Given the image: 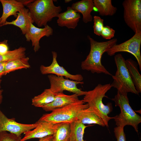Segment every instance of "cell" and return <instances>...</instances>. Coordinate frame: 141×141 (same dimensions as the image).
<instances>
[{"instance_id":"cell-1","label":"cell","mask_w":141,"mask_h":141,"mask_svg":"<svg viewBox=\"0 0 141 141\" xmlns=\"http://www.w3.org/2000/svg\"><path fill=\"white\" fill-rule=\"evenodd\" d=\"M90 44V52L86 58L81 63V69L90 71L92 73H103L112 76L102 65L101 58L103 54L109 48L116 44V38L112 39L105 42H97L88 36Z\"/></svg>"},{"instance_id":"cell-2","label":"cell","mask_w":141,"mask_h":141,"mask_svg":"<svg viewBox=\"0 0 141 141\" xmlns=\"http://www.w3.org/2000/svg\"><path fill=\"white\" fill-rule=\"evenodd\" d=\"M111 87L110 84H98L93 89L87 91L83 99L85 103H87L89 107L101 118L107 127H108L109 120L114 117L108 116L112 110L111 104L108 103L105 105L102 100L104 97H107L105 94Z\"/></svg>"},{"instance_id":"cell-3","label":"cell","mask_w":141,"mask_h":141,"mask_svg":"<svg viewBox=\"0 0 141 141\" xmlns=\"http://www.w3.org/2000/svg\"><path fill=\"white\" fill-rule=\"evenodd\" d=\"M26 6L34 22L39 27L47 25L62 10L60 6L54 5L52 0H34Z\"/></svg>"},{"instance_id":"cell-4","label":"cell","mask_w":141,"mask_h":141,"mask_svg":"<svg viewBox=\"0 0 141 141\" xmlns=\"http://www.w3.org/2000/svg\"><path fill=\"white\" fill-rule=\"evenodd\" d=\"M111 100L114 102L115 106L119 107L120 109V113L114 117L117 126L130 125L138 132V125L141 122V117L130 106L127 93L117 91V94Z\"/></svg>"},{"instance_id":"cell-5","label":"cell","mask_w":141,"mask_h":141,"mask_svg":"<svg viewBox=\"0 0 141 141\" xmlns=\"http://www.w3.org/2000/svg\"><path fill=\"white\" fill-rule=\"evenodd\" d=\"M114 61L117 70L114 75H112L113 81L110 84L111 87L117 90V91L123 93L131 92L138 95L137 91L132 81L125 63V60L120 54L114 56Z\"/></svg>"},{"instance_id":"cell-6","label":"cell","mask_w":141,"mask_h":141,"mask_svg":"<svg viewBox=\"0 0 141 141\" xmlns=\"http://www.w3.org/2000/svg\"><path fill=\"white\" fill-rule=\"evenodd\" d=\"M83 99L79 100L63 107L55 110L49 113L44 114L39 120L56 124L62 123H70L76 119L78 113L81 110L89 107Z\"/></svg>"},{"instance_id":"cell-7","label":"cell","mask_w":141,"mask_h":141,"mask_svg":"<svg viewBox=\"0 0 141 141\" xmlns=\"http://www.w3.org/2000/svg\"><path fill=\"white\" fill-rule=\"evenodd\" d=\"M122 5L126 24L135 33L141 32V0H125Z\"/></svg>"},{"instance_id":"cell-8","label":"cell","mask_w":141,"mask_h":141,"mask_svg":"<svg viewBox=\"0 0 141 141\" xmlns=\"http://www.w3.org/2000/svg\"><path fill=\"white\" fill-rule=\"evenodd\" d=\"M141 32H137L128 40L120 44H115L108 49L106 52L110 56H113L119 52H127L131 54L136 58L141 71Z\"/></svg>"},{"instance_id":"cell-9","label":"cell","mask_w":141,"mask_h":141,"mask_svg":"<svg viewBox=\"0 0 141 141\" xmlns=\"http://www.w3.org/2000/svg\"><path fill=\"white\" fill-rule=\"evenodd\" d=\"M48 78L50 84V89L55 94L63 92L64 91L76 94L79 96L84 95L86 93L87 91H83L77 87L78 84H83V81L70 80L52 74L48 75Z\"/></svg>"},{"instance_id":"cell-10","label":"cell","mask_w":141,"mask_h":141,"mask_svg":"<svg viewBox=\"0 0 141 141\" xmlns=\"http://www.w3.org/2000/svg\"><path fill=\"white\" fill-rule=\"evenodd\" d=\"M39 123L38 120L34 123L31 124L17 122L15 118H8L0 108V133L3 131L9 132L21 137L22 134L35 128Z\"/></svg>"},{"instance_id":"cell-11","label":"cell","mask_w":141,"mask_h":141,"mask_svg":"<svg viewBox=\"0 0 141 141\" xmlns=\"http://www.w3.org/2000/svg\"><path fill=\"white\" fill-rule=\"evenodd\" d=\"M52 61L48 66L41 65L40 67L41 73L43 74H52L65 77L67 79L78 81H82L83 76L80 74H72L68 72L63 66H60L57 62V54L55 51H52Z\"/></svg>"},{"instance_id":"cell-12","label":"cell","mask_w":141,"mask_h":141,"mask_svg":"<svg viewBox=\"0 0 141 141\" xmlns=\"http://www.w3.org/2000/svg\"><path fill=\"white\" fill-rule=\"evenodd\" d=\"M38 126L33 129L28 131L24 134V136L20 141H26L33 138H41L53 135L57 130L60 123L54 124L45 121L38 120Z\"/></svg>"},{"instance_id":"cell-13","label":"cell","mask_w":141,"mask_h":141,"mask_svg":"<svg viewBox=\"0 0 141 141\" xmlns=\"http://www.w3.org/2000/svg\"><path fill=\"white\" fill-rule=\"evenodd\" d=\"M53 33V29L48 25L43 28H40L31 24L29 30L25 34V36L27 41H31L34 50L35 52H36L40 48L39 41L44 36L49 37Z\"/></svg>"},{"instance_id":"cell-14","label":"cell","mask_w":141,"mask_h":141,"mask_svg":"<svg viewBox=\"0 0 141 141\" xmlns=\"http://www.w3.org/2000/svg\"><path fill=\"white\" fill-rule=\"evenodd\" d=\"M78 95L74 93L67 95L63 92L57 93L54 101L42 108L46 111H52L79 101Z\"/></svg>"},{"instance_id":"cell-15","label":"cell","mask_w":141,"mask_h":141,"mask_svg":"<svg viewBox=\"0 0 141 141\" xmlns=\"http://www.w3.org/2000/svg\"><path fill=\"white\" fill-rule=\"evenodd\" d=\"M57 17L58 25L60 27H66L69 29H75L77 26L80 19V14L68 7L67 10L60 13Z\"/></svg>"},{"instance_id":"cell-16","label":"cell","mask_w":141,"mask_h":141,"mask_svg":"<svg viewBox=\"0 0 141 141\" xmlns=\"http://www.w3.org/2000/svg\"><path fill=\"white\" fill-rule=\"evenodd\" d=\"M16 19L11 22L6 21L2 26L13 25L19 27L25 35L29 30L31 25L34 22L28 8L24 7L17 13Z\"/></svg>"},{"instance_id":"cell-17","label":"cell","mask_w":141,"mask_h":141,"mask_svg":"<svg viewBox=\"0 0 141 141\" xmlns=\"http://www.w3.org/2000/svg\"><path fill=\"white\" fill-rule=\"evenodd\" d=\"M0 2L3 9L2 14L0 17V26H2L7 21L9 16L13 15L16 17L17 13L24 7L19 0H0Z\"/></svg>"},{"instance_id":"cell-18","label":"cell","mask_w":141,"mask_h":141,"mask_svg":"<svg viewBox=\"0 0 141 141\" xmlns=\"http://www.w3.org/2000/svg\"><path fill=\"white\" fill-rule=\"evenodd\" d=\"M76 12L81 13L83 15V21L87 23L91 22L93 17L91 14L95 7L92 0H82L73 3L71 7Z\"/></svg>"},{"instance_id":"cell-19","label":"cell","mask_w":141,"mask_h":141,"mask_svg":"<svg viewBox=\"0 0 141 141\" xmlns=\"http://www.w3.org/2000/svg\"><path fill=\"white\" fill-rule=\"evenodd\" d=\"M76 118L84 125L94 124L102 126H105L101 118L89 107L81 110L78 113Z\"/></svg>"},{"instance_id":"cell-20","label":"cell","mask_w":141,"mask_h":141,"mask_svg":"<svg viewBox=\"0 0 141 141\" xmlns=\"http://www.w3.org/2000/svg\"><path fill=\"white\" fill-rule=\"evenodd\" d=\"M125 63L130 75L136 89L139 93L141 92V76L137 63L131 58L125 60Z\"/></svg>"},{"instance_id":"cell-21","label":"cell","mask_w":141,"mask_h":141,"mask_svg":"<svg viewBox=\"0 0 141 141\" xmlns=\"http://www.w3.org/2000/svg\"><path fill=\"white\" fill-rule=\"evenodd\" d=\"M56 94L50 88L45 89L40 94L32 99V105L35 107L42 108L53 102Z\"/></svg>"},{"instance_id":"cell-22","label":"cell","mask_w":141,"mask_h":141,"mask_svg":"<svg viewBox=\"0 0 141 141\" xmlns=\"http://www.w3.org/2000/svg\"><path fill=\"white\" fill-rule=\"evenodd\" d=\"M93 2L101 16H113L117 10V8L112 5L111 0H93Z\"/></svg>"},{"instance_id":"cell-23","label":"cell","mask_w":141,"mask_h":141,"mask_svg":"<svg viewBox=\"0 0 141 141\" xmlns=\"http://www.w3.org/2000/svg\"><path fill=\"white\" fill-rule=\"evenodd\" d=\"M70 124L69 141H86L84 139L85 128L88 126L82 124L77 118Z\"/></svg>"},{"instance_id":"cell-24","label":"cell","mask_w":141,"mask_h":141,"mask_svg":"<svg viewBox=\"0 0 141 141\" xmlns=\"http://www.w3.org/2000/svg\"><path fill=\"white\" fill-rule=\"evenodd\" d=\"M29 60L28 57H25L7 62L5 66L4 75L17 70L30 68Z\"/></svg>"},{"instance_id":"cell-25","label":"cell","mask_w":141,"mask_h":141,"mask_svg":"<svg viewBox=\"0 0 141 141\" xmlns=\"http://www.w3.org/2000/svg\"><path fill=\"white\" fill-rule=\"evenodd\" d=\"M70 124L60 123L55 132L52 135V141H69Z\"/></svg>"},{"instance_id":"cell-26","label":"cell","mask_w":141,"mask_h":141,"mask_svg":"<svg viewBox=\"0 0 141 141\" xmlns=\"http://www.w3.org/2000/svg\"><path fill=\"white\" fill-rule=\"evenodd\" d=\"M25 48L20 47L11 51H9L4 55L0 54V62H8L26 57Z\"/></svg>"},{"instance_id":"cell-27","label":"cell","mask_w":141,"mask_h":141,"mask_svg":"<svg viewBox=\"0 0 141 141\" xmlns=\"http://www.w3.org/2000/svg\"><path fill=\"white\" fill-rule=\"evenodd\" d=\"M93 18L94 33L98 36H101L102 31L104 26V20L97 16H94Z\"/></svg>"},{"instance_id":"cell-28","label":"cell","mask_w":141,"mask_h":141,"mask_svg":"<svg viewBox=\"0 0 141 141\" xmlns=\"http://www.w3.org/2000/svg\"><path fill=\"white\" fill-rule=\"evenodd\" d=\"M21 138V137L6 131H3L0 133V141H20Z\"/></svg>"},{"instance_id":"cell-29","label":"cell","mask_w":141,"mask_h":141,"mask_svg":"<svg viewBox=\"0 0 141 141\" xmlns=\"http://www.w3.org/2000/svg\"><path fill=\"white\" fill-rule=\"evenodd\" d=\"M115 30L109 26H104L102 31L101 36L104 39H110L114 36Z\"/></svg>"},{"instance_id":"cell-30","label":"cell","mask_w":141,"mask_h":141,"mask_svg":"<svg viewBox=\"0 0 141 141\" xmlns=\"http://www.w3.org/2000/svg\"><path fill=\"white\" fill-rule=\"evenodd\" d=\"M124 127L117 126L114 128V132L117 141H126Z\"/></svg>"},{"instance_id":"cell-31","label":"cell","mask_w":141,"mask_h":141,"mask_svg":"<svg viewBox=\"0 0 141 141\" xmlns=\"http://www.w3.org/2000/svg\"><path fill=\"white\" fill-rule=\"evenodd\" d=\"M8 40H5L0 43V54L4 55L9 51Z\"/></svg>"},{"instance_id":"cell-32","label":"cell","mask_w":141,"mask_h":141,"mask_svg":"<svg viewBox=\"0 0 141 141\" xmlns=\"http://www.w3.org/2000/svg\"><path fill=\"white\" fill-rule=\"evenodd\" d=\"M7 62H0V78L4 75V72L5 66Z\"/></svg>"},{"instance_id":"cell-33","label":"cell","mask_w":141,"mask_h":141,"mask_svg":"<svg viewBox=\"0 0 141 141\" xmlns=\"http://www.w3.org/2000/svg\"><path fill=\"white\" fill-rule=\"evenodd\" d=\"M52 135L49 136L40 138L38 141H52Z\"/></svg>"},{"instance_id":"cell-34","label":"cell","mask_w":141,"mask_h":141,"mask_svg":"<svg viewBox=\"0 0 141 141\" xmlns=\"http://www.w3.org/2000/svg\"><path fill=\"white\" fill-rule=\"evenodd\" d=\"M24 5H26L30 3L33 2L34 0H19Z\"/></svg>"},{"instance_id":"cell-35","label":"cell","mask_w":141,"mask_h":141,"mask_svg":"<svg viewBox=\"0 0 141 141\" xmlns=\"http://www.w3.org/2000/svg\"><path fill=\"white\" fill-rule=\"evenodd\" d=\"M3 91V90L0 89V104L1 103L2 101L3 98L2 93Z\"/></svg>"},{"instance_id":"cell-36","label":"cell","mask_w":141,"mask_h":141,"mask_svg":"<svg viewBox=\"0 0 141 141\" xmlns=\"http://www.w3.org/2000/svg\"><path fill=\"white\" fill-rule=\"evenodd\" d=\"M71 1L72 0H64V2L66 3H68Z\"/></svg>"},{"instance_id":"cell-37","label":"cell","mask_w":141,"mask_h":141,"mask_svg":"<svg viewBox=\"0 0 141 141\" xmlns=\"http://www.w3.org/2000/svg\"><path fill=\"white\" fill-rule=\"evenodd\" d=\"M1 18L0 17V21H1Z\"/></svg>"},{"instance_id":"cell-38","label":"cell","mask_w":141,"mask_h":141,"mask_svg":"<svg viewBox=\"0 0 141 141\" xmlns=\"http://www.w3.org/2000/svg\"><path fill=\"white\" fill-rule=\"evenodd\" d=\"M2 42H0V43H1Z\"/></svg>"}]
</instances>
